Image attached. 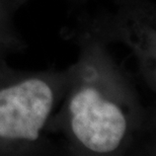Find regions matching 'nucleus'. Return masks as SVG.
Masks as SVG:
<instances>
[{"label": "nucleus", "mask_w": 156, "mask_h": 156, "mask_svg": "<svg viewBox=\"0 0 156 156\" xmlns=\"http://www.w3.org/2000/svg\"><path fill=\"white\" fill-rule=\"evenodd\" d=\"M50 132L70 150L93 155L135 151L152 138V117L132 79L101 42L86 40Z\"/></svg>", "instance_id": "obj_1"}, {"label": "nucleus", "mask_w": 156, "mask_h": 156, "mask_svg": "<svg viewBox=\"0 0 156 156\" xmlns=\"http://www.w3.org/2000/svg\"><path fill=\"white\" fill-rule=\"evenodd\" d=\"M65 71L23 72L0 58V154L46 150L50 123L70 80Z\"/></svg>", "instance_id": "obj_2"}, {"label": "nucleus", "mask_w": 156, "mask_h": 156, "mask_svg": "<svg viewBox=\"0 0 156 156\" xmlns=\"http://www.w3.org/2000/svg\"><path fill=\"white\" fill-rule=\"evenodd\" d=\"M8 11L9 9L0 1V46L6 51L21 47V42L14 32Z\"/></svg>", "instance_id": "obj_3"}, {"label": "nucleus", "mask_w": 156, "mask_h": 156, "mask_svg": "<svg viewBox=\"0 0 156 156\" xmlns=\"http://www.w3.org/2000/svg\"><path fill=\"white\" fill-rule=\"evenodd\" d=\"M3 4H4L6 7H7L8 9L10 7H13L14 5L16 4H20V3H21L23 1V0H0Z\"/></svg>", "instance_id": "obj_4"}, {"label": "nucleus", "mask_w": 156, "mask_h": 156, "mask_svg": "<svg viewBox=\"0 0 156 156\" xmlns=\"http://www.w3.org/2000/svg\"><path fill=\"white\" fill-rule=\"evenodd\" d=\"M4 52H6V50H4L1 46H0V58H1L2 56H3V54H4Z\"/></svg>", "instance_id": "obj_5"}]
</instances>
